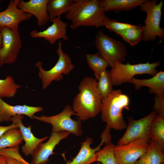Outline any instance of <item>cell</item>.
I'll use <instances>...</instances> for the list:
<instances>
[{
	"label": "cell",
	"instance_id": "cell-2",
	"mask_svg": "<svg viewBox=\"0 0 164 164\" xmlns=\"http://www.w3.org/2000/svg\"><path fill=\"white\" fill-rule=\"evenodd\" d=\"M71 22L70 27L75 29L81 26H105L109 19L100 5L98 0H76L66 14Z\"/></svg>",
	"mask_w": 164,
	"mask_h": 164
},
{
	"label": "cell",
	"instance_id": "cell-14",
	"mask_svg": "<svg viewBox=\"0 0 164 164\" xmlns=\"http://www.w3.org/2000/svg\"><path fill=\"white\" fill-rule=\"evenodd\" d=\"M52 24L43 31L36 30L31 31L30 36L33 38H44L51 45L55 44L56 41L61 39L68 40L69 38L67 34L68 23L61 20L60 17H56L50 20Z\"/></svg>",
	"mask_w": 164,
	"mask_h": 164
},
{
	"label": "cell",
	"instance_id": "cell-19",
	"mask_svg": "<svg viewBox=\"0 0 164 164\" xmlns=\"http://www.w3.org/2000/svg\"><path fill=\"white\" fill-rule=\"evenodd\" d=\"M128 83L133 84L136 90L147 87L149 88V92L150 94L159 95L164 94V72L163 71L157 72L149 79H140L133 77Z\"/></svg>",
	"mask_w": 164,
	"mask_h": 164
},
{
	"label": "cell",
	"instance_id": "cell-32",
	"mask_svg": "<svg viewBox=\"0 0 164 164\" xmlns=\"http://www.w3.org/2000/svg\"><path fill=\"white\" fill-rule=\"evenodd\" d=\"M5 157L8 164H27L26 161L24 159L21 161L11 157Z\"/></svg>",
	"mask_w": 164,
	"mask_h": 164
},
{
	"label": "cell",
	"instance_id": "cell-20",
	"mask_svg": "<svg viewBox=\"0 0 164 164\" xmlns=\"http://www.w3.org/2000/svg\"><path fill=\"white\" fill-rule=\"evenodd\" d=\"M144 0H101L100 6L105 12L113 11L116 12L128 11L140 6Z\"/></svg>",
	"mask_w": 164,
	"mask_h": 164
},
{
	"label": "cell",
	"instance_id": "cell-28",
	"mask_svg": "<svg viewBox=\"0 0 164 164\" xmlns=\"http://www.w3.org/2000/svg\"><path fill=\"white\" fill-rule=\"evenodd\" d=\"M21 86L16 84L13 78L8 76L4 79H0V97L10 98L16 94Z\"/></svg>",
	"mask_w": 164,
	"mask_h": 164
},
{
	"label": "cell",
	"instance_id": "cell-9",
	"mask_svg": "<svg viewBox=\"0 0 164 164\" xmlns=\"http://www.w3.org/2000/svg\"><path fill=\"white\" fill-rule=\"evenodd\" d=\"M2 44L0 49V67L5 64L15 62L22 48L18 30L4 27H2Z\"/></svg>",
	"mask_w": 164,
	"mask_h": 164
},
{
	"label": "cell",
	"instance_id": "cell-4",
	"mask_svg": "<svg viewBox=\"0 0 164 164\" xmlns=\"http://www.w3.org/2000/svg\"><path fill=\"white\" fill-rule=\"evenodd\" d=\"M56 53L58 56V61L50 70H44L42 67L43 63L40 61H37L35 64L39 69L38 76L41 80L43 90L46 89L53 81L62 80L63 75H68L75 67L70 57L62 50L60 40L58 43Z\"/></svg>",
	"mask_w": 164,
	"mask_h": 164
},
{
	"label": "cell",
	"instance_id": "cell-33",
	"mask_svg": "<svg viewBox=\"0 0 164 164\" xmlns=\"http://www.w3.org/2000/svg\"><path fill=\"white\" fill-rule=\"evenodd\" d=\"M18 127L14 123H12V124L8 126L0 125V137L8 130Z\"/></svg>",
	"mask_w": 164,
	"mask_h": 164
},
{
	"label": "cell",
	"instance_id": "cell-7",
	"mask_svg": "<svg viewBox=\"0 0 164 164\" xmlns=\"http://www.w3.org/2000/svg\"><path fill=\"white\" fill-rule=\"evenodd\" d=\"M73 115L75 114L72 107L67 104L63 110L57 114L51 116L34 115L33 119L50 124L52 126V132L67 131L79 137L83 133L82 121L80 119H73L71 118Z\"/></svg>",
	"mask_w": 164,
	"mask_h": 164
},
{
	"label": "cell",
	"instance_id": "cell-1",
	"mask_svg": "<svg viewBox=\"0 0 164 164\" xmlns=\"http://www.w3.org/2000/svg\"><path fill=\"white\" fill-rule=\"evenodd\" d=\"M78 88L79 92L73 99L72 107L75 115L81 121L95 117L101 112L102 99L97 80L85 77Z\"/></svg>",
	"mask_w": 164,
	"mask_h": 164
},
{
	"label": "cell",
	"instance_id": "cell-34",
	"mask_svg": "<svg viewBox=\"0 0 164 164\" xmlns=\"http://www.w3.org/2000/svg\"><path fill=\"white\" fill-rule=\"evenodd\" d=\"M0 164H8L5 156L0 155Z\"/></svg>",
	"mask_w": 164,
	"mask_h": 164
},
{
	"label": "cell",
	"instance_id": "cell-25",
	"mask_svg": "<svg viewBox=\"0 0 164 164\" xmlns=\"http://www.w3.org/2000/svg\"><path fill=\"white\" fill-rule=\"evenodd\" d=\"M86 58L88 65L93 71L96 79L97 80L101 72L106 70L109 66L108 63L98 53L87 54Z\"/></svg>",
	"mask_w": 164,
	"mask_h": 164
},
{
	"label": "cell",
	"instance_id": "cell-27",
	"mask_svg": "<svg viewBox=\"0 0 164 164\" xmlns=\"http://www.w3.org/2000/svg\"><path fill=\"white\" fill-rule=\"evenodd\" d=\"M115 33L120 36L131 46H134L143 39V26H138L136 27L126 29Z\"/></svg>",
	"mask_w": 164,
	"mask_h": 164
},
{
	"label": "cell",
	"instance_id": "cell-6",
	"mask_svg": "<svg viewBox=\"0 0 164 164\" xmlns=\"http://www.w3.org/2000/svg\"><path fill=\"white\" fill-rule=\"evenodd\" d=\"M157 0H144L139 6L141 10L147 14L143 26L144 41H153L157 36L162 39L164 37V30L160 26L162 9L163 5L162 0L157 4Z\"/></svg>",
	"mask_w": 164,
	"mask_h": 164
},
{
	"label": "cell",
	"instance_id": "cell-21",
	"mask_svg": "<svg viewBox=\"0 0 164 164\" xmlns=\"http://www.w3.org/2000/svg\"><path fill=\"white\" fill-rule=\"evenodd\" d=\"M163 151L156 144L150 140L147 151L134 164H162L164 161Z\"/></svg>",
	"mask_w": 164,
	"mask_h": 164
},
{
	"label": "cell",
	"instance_id": "cell-10",
	"mask_svg": "<svg viewBox=\"0 0 164 164\" xmlns=\"http://www.w3.org/2000/svg\"><path fill=\"white\" fill-rule=\"evenodd\" d=\"M152 111L145 117L135 120L132 117L128 118L126 130L119 140L117 145H122L137 139L144 138L150 141L149 130L152 122L156 115Z\"/></svg>",
	"mask_w": 164,
	"mask_h": 164
},
{
	"label": "cell",
	"instance_id": "cell-23",
	"mask_svg": "<svg viewBox=\"0 0 164 164\" xmlns=\"http://www.w3.org/2000/svg\"><path fill=\"white\" fill-rule=\"evenodd\" d=\"M23 140L21 132L18 127L9 129L0 137V149L19 147Z\"/></svg>",
	"mask_w": 164,
	"mask_h": 164
},
{
	"label": "cell",
	"instance_id": "cell-29",
	"mask_svg": "<svg viewBox=\"0 0 164 164\" xmlns=\"http://www.w3.org/2000/svg\"><path fill=\"white\" fill-rule=\"evenodd\" d=\"M97 81L98 90L102 98L107 97L113 91V84L109 71H102Z\"/></svg>",
	"mask_w": 164,
	"mask_h": 164
},
{
	"label": "cell",
	"instance_id": "cell-22",
	"mask_svg": "<svg viewBox=\"0 0 164 164\" xmlns=\"http://www.w3.org/2000/svg\"><path fill=\"white\" fill-rule=\"evenodd\" d=\"M149 137L163 151L164 149V118L156 115L152 121L149 130Z\"/></svg>",
	"mask_w": 164,
	"mask_h": 164
},
{
	"label": "cell",
	"instance_id": "cell-38",
	"mask_svg": "<svg viewBox=\"0 0 164 164\" xmlns=\"http://www.w3.org/2000/svg\"><path fill=\"white\" fill-rule=\"evenodd\" d=\"M162 164H164V163H162Z\"/></svg>",
	"mask_w": 164,
	"mask_h": 164
},
{
	"label": "cell",
	"instance_id": "cell-26",
	"mask_svg": "<svg viewBox=\"0 0 164 164\" xmlns=\"http://www.w3.org/2000/svg\"><path fill=\"white\" fill-rule=\"evenodd\" d=\"M111 140L107 141L104 148L96 153V162H100L101 164H119L114 152L115 145Z\"/></svg>",
	"mask_w": 164,
	"mask_h": 164
},
{
	"label": "cell",
	"instance_id": "cell-16",
	"mask_svg": "<svg viewBox=\"0 0 164 164\" xmlns=\"http://www.w3.org/2000/svg\"><path fill=\"white\" fill-rule=\"evenodd\" d=\"M24 116L22 114H17L12 117L10 121L15 123L20 130L25 144L22 147V151L26 156L32 155L38 146L46 140L48 136L41 138L35 137L31 132L32 126L25 127L22 122Z\"/></svg>",
	"mask_w": 164,
	"mask_h": 164
},
{
	"label": "cell",
	"instance_id": "cell-30",
	"mask_svg": "<svg viewBox=\"0 0 164 164\" xmlns=\"http://www.w3.org/2000/svg\"><path fill=\"white\" fill-rule=\"evenodd\" d=\"M105 26L110 32L115 33L126 29L136 27L138 26L119 22L115 20H111L109 19L106 22Z\"/></svg>",
	"mask_w": 164,
	"mask_h": 164
},
{
	"label": "cell",
	"instance_id": "cell-31",
	"mask_svg": "<svg viewBox=\"0 0 164 164\" xmlns=\"http://www.w3.org/2000/svg\"><path fill=\"white\" fill-rule=\"evenodd\" d=\"M153 109L156 115L164 118V94H155Z\"/></svg>",
	"mask_w": 164,
	"mask_h": 164
},
{
	"label": "cell",
	"instance_id": "cell-11",
	"mask_svg": "<svg viewBox=\"0 0 164 164\" xmlns=\"http://www.w3.org/2000/svg\"><path fill=\"white\" fill-rule=\"evenodd\" d=\"M150 141L137 139L122 145H115L114 150L119 164H134L147 151Z\"/></svg>",
	"mask_w": 164,
	"mask_h": 164
},
{
	"label": "cell",
	"instance_id": "cell-17",
	"mask_svg": "<svg viewBox=\"0 0 164 164\" xmlns=\"http://www.w3.org/2000/svg\"><path fill=\"white\" fill-rule=\"evenodd\" d=\"M49 0H31L25 1L19 0L18 7L24 12L35 16L37 24L39 27L46 25L50 20L47 10Z\"/></svg>",
	"mask_w": 164,
	"mask_h": 164
},
{
	"label": "cell",
	"instance_id": "cell-13",
	"mask_svg": "<svg viewBox=\"0 0 164 164\" xmlns=\"http://www.w3.org/2000/svg\"><path fill=\"white\" fill-rule=\"evenodd\" d=\"M70 134L67 131L52 132L48 140L45 143H41L33 152L30 164H47L50 161V156L54 154L55 147L63 139Z\"/></svg>",
	"mask_w": 164,
	"mask_h": 164
},
{
	"label": "cell",
	"instance_id": "cell-36",
	"mask_svg": "<svg viewBox=\"0 0 164 164\" xmlns=\"http://www.w3.org/2000/svg\"><path fill=\"white\" fill-rule=\"evenodd\" d=\"M92 164H101V163L99 162H97L96 163H93Z\"/></svg>",
	"mask_w": 164,
	"mask_h": 164
},
{
	"label": "cell",
	"instance_id": "cell-3",
	"mask_svg": "<svg viewBox=\"0 0 164 164\" xmlns=\"http://www.w3.org/2000/svg\"><path fill=\"white\" fill-rule=\"evenodd\" d=\"M130 100L120 89L113 91L102 98L100 113L102 121L110 129L121 130L126 129L127 123L124 119L123 110H129Z\"/></svg>",
	"mask_w": 164,
	"mask_h": 164
},
{
	"label": "cell",
	"instance_id": "cell-8",
	"mask_svg": "<svg viewBox=\"0 0 164 164\" xmlns=\"http://www.w3.org/2000/svg\"><path fill=\"white\" fill-rule=\"evenodd\" d=\"M95 44L98 53L111 67L115 63H123L125 60L127 51L122 42L110 37L99 31L96 36Z\"/></svg>",
	"mask_w": 164,
	"mask_h": 164
},
{
	"label": "cell",
	"instance_id": "cell-18",
	"mask_svg": "<svg viewBox=\"0 0 164 164\" xmlns=\"http://www.w3.org/2000/svg\"><path fill=\"white\" fill-rule=\"evenodd\" d=\"M43 110L41 106H29L25 104L10 105L0 97V122H9L12 117L17 114L25 115L33 119L35 113Z\"/></svg>",
	"mask_w": 164,
	"mask_h": 164
},
{
	"label": "cell",
	"instance_id": "cell-37",
	"mask_svg": "<svg viewBox=\"0 0 164 164\" xmlns=\"http://www.w3.org/2000/svg\"><path fill=\"white\" fill-rule=\"evenodd\" d=\"M26 164H30L28 162H26Z\"/></svg>",
	"mask_w": 164,
	"mask_h": 164
},
{
	"label": "cell",
	"instance_id": "cell-35",
	"mask_svg": "<svg viewBox=\"0 0 164 164\" xmlns=\"http://www.w3.org/2000/svg\"><path fill=\"white\" fill-rule=\"evenodd\" d=\"M2 44V27H0V49H1Z\"/></svg>",
	"mask_w": 164,
	"mask_h": 164
},
{
	"label": "cell",
	"instance_id": "cell-15",
	"mask_svg": "<svg viewBox=\"0 0 164 164\" xmlns=\"http://www.w3.org/2000/svg\"><path fill=\"white\" fill-rule=\"evenodd\" d=\"M19 0H11L7 9L0 12V27H6L18 30L20 23L30 19L32 15L24 12L18 8Z\"/></svg>",
	"mask_w": 164,
	"mask_h": 164
},
{
	"label": "cell",
	"instance_id": "cell-12",
	"mask_svg": "<svg viewBox=\"0 0 164 164\" xmlns=\"http://www.w3.org/2000/svg\"><path fill=\"white\" fill-rule=\"evenodd\" d=\"M110 129L105 128L102 133L101 141L96 147L92 148L91 145L93 143L92 138L87 137L81 143V148L77 155L71 160L66 161V164H91L96 162V153L101 149V146L111 138Z\"/></svg>",
	"mask_w": 164,
	"mask_h": 164
},
{
	"label": "cell",
	"instance_id": "cell-5",
	"mask_svg": "<svg viewBox=\"0 0 164 164\" xmlns=\"http://www.w3.org/2000/svg\"><path fill=\"white\" fill-rule=\"evenodd\" d=\"M160 64V61L136 64H131L128 62L125 64L117 62L109 73L113 85L118 86L128 83L136 75L146 74L154 76L158 72L157 68Z\"/></svg>",
	"mask_w": 164,
	"mask_h": 164
},
{
	"label": "cell",
	"instance_id": "cell-24",
	"mask_svg": "<svg viewBox=\"0 0 164 164\" xmlns=\"http://www.w3.org/2000/svg\"><path fill=\"white\" fill-rule=\"evenodd\" d=\"M74 2L73 0H49L47 10L50 19L66 14Z\"/></svg>",
	"mask_w": 164,
	"mask_h": 164
}]
</instances>
